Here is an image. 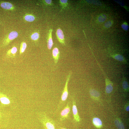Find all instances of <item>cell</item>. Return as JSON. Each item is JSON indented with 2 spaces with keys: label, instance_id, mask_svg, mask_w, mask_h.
Wrapping results in <instances>:
<instances>
[{
  "label": "cell",
  "instance_id": "obj_4",
  "mask_svg": "<svg viewBox=\"0 0 129 129\" xmlns=\"http://www.w3.org/2000/svg\"><path fill=\"white\" fill-rule=\"evenodd\" d=\"M18 33L16 31H13L10 32L4 40L2 46H6L13 40L17 37Z\"/></svg>",
  "mask_w": 129,
  "mask_h": 129
},
{
  "label": "cell",
  "instance_id": "obj_1",
  "mask_svg": "<svg viewBox=\"0 0 129 129\" xmlns=\"http://www.w3.org/2000/svg\"><path fill=\"white\" fill-rule=\"evenodd\" d=\"M38 119L45 129H55L53 120L44 113L38 114Z\"/></svg>",
  "mask_w": 129,
  "mask_h": 129
},
{
  "label": "cell",
  "instance_id": "obj_10",
  "mask_svg": "<svg viewBox=\"0 0 129 129\" xmlns=\"http://www.w3.org/2000/svg\"><path fill=\"white\" fill-rule=\"evenodd\" d=\"M52 54L54 63L56 64L59 59L60 55L59 51L57 48H54L53 49Z\"/></svg>",
  "mask_w": 129,
  "mask_h": 129
},
{
  "label": "cell",
  "instance_id": "obj_16",
  "mask_svg": "<svg viewBox=\"0 0 129 129\" xmlns=\"http://www.w3.org/2000/svg\"><path fill=\"white\" fill-rule=\"evenodd\" d=\"M90 93L91 96L95 98H97L99 97L100 95V93L98 91L93 89L90 90Z\"/></svg>",
  "mask_w": 129,
  "mask_h": 129
},
{
  "label": "cell",
  "instance_id": "obj_13",
  "mask_svg": "<svg viewBox=\"0 0 129 129\" xmlns=\"http://www.w3.org/2000/svg\"><path fill=\"white\" fill-rule=\"evenodd\" d=\"M0 6L2 8L6 10H12L14 8L13 5L11 3L8 2H2Z\"/></svg>",
  "mask_w": 129,
  "mask_h": 129
},
{
  "label": "cell",
  "instance_id": "obj_15",
  "mask_svg": "<svg viewBox=\"0 0 129 129\" xmlns=\"http://www.w3.org/2000/svg\"><path fill=\"white\" fill-rule=\"evenodd\" d=\"M114 123L117 127L118 129H124V127L123 123L118 118L116 119Z\"/></svg>",
  "mask_w": 129,
  "mask_h": 129
},
{
  "label": "cell",
  "instance_id": "obj_7",
  "mask_svg": "<svg viewBox=\"0 0 129 129\" xmlns=\"http://www.w3.org/2000/svg\"><path fill=\"white\" fill-rule=\"evenodd\" d=\"M56 33L59 41L62 45H65L64 35L62 30L60 28L58 29Z\"/></svg>",
  "mask_w": 129,
  "mask_h": 129
},
{
  "label": "cell",
  "instance_id": "obj_20",
  "mask_svg": "<svg viewBox=\"0 0 129 129\" xmlns=\"http://www.w3.org/2000/svg\"><path fill=\"white\" fill-rule=\"evenodd\" d=\"M107 18V16L106 15L102 14L100 15L98 17V21L100 22H104Z\"/></svg>",
  "mask_w": 129,
  "mask_h": 129
},
{
  "label": "cell",
  "instance_id": "obj_9",
  "mask_svg": "<svg viewBox=\"0 0 129 129\" xmlns=\"http://www.w3.org/2000/svg\"><path fill=\"white\" fill-rule=\"evenodd\" d=\"M105 81L106 86V91L108 93H110L112 92L113 89L112 83L108 78H106Z\"/></svg>",
  "mask_w": 129,
  "mask_h": 129
},
{
  "label": "cell",
  "instance_id": "obj_27",
  "mask_svg": "<svg viewBox=\"0 0 129 129\" xmlns=\"http://www.w3.org/2000/svg\"><path fill=\"white\" fill-rule=\"evenodd\" d=\"M45 2L47 4H50L52 3L51 0H45Z\"/></svg>",
  "mask_w": 129,
  "mask_h": 129
},
{
  "label": "cell",
  "instance_id": "obj_12",
  "mask_svg": "<svg viewBox=\"0 0 129 129\" xmlns=\"http://www.w3.org/2000/svg\"><path fill=\"white\" fill-rule=\"evenodd\" d=\"M52 29H50L49 31L48 37L47 40V47L49 49H50L52 48L53 44L52 38Z\"/></svg>",
  "mask_w": 129,
  "mask_h": 129
},
{
  "label": "cell",
  "instance_id": "obj_23",
  "mask_svg": "<svg viewBox=\"0 0 129 129\" xmlns=\"http://www.w3.org/2000/svg\"><path fill=\"white\" fill-rule=\"evenodd\" d=\"M122 28L125 31H127L129 29V26L126 22H124L121 25Z\"/></svg>",
  "mask_w": 129,
  "mask_h": 129
},
{
  "label": "cell",
  "instance_id": "obj_11",
  "mask_svg": "<svg viewBox=\"0 0 129 129\" xmlns=\"http://www.w3.org/2000/svg\"><path fill=\"white\" fill-rule=\"evenodd\" d=\"M17 51L16 47L13 46L7 52L6 55L8 58H14Z\"/></svg>",
  "mask_w": 129,
  "mask_h": 129
},
{
  "label": "cell",
  "instance_id": "obj_25",
  "mask_svg": "<svg viewBox=\"0 0 129 129\" xmlns=\"http://www.w3.org/2000/svg\"><path fill=\"white\" fill-rule=\"evenodd\" d=\"M60 2L61 5H62L63 6H65L67 3V0H60Z\"/></svg>",
  "mask_w": 129,
  "mask_h": 129
},
{
  "label": "cell",
  "instance_id": "obj_30",
  "mask_svg": "<svg viewBox=\"0 0 129 129\" xmlns=\"http://www.w3.org/2000/svg\"><path fill=\"white\" fill-rule=\"evenodd\" d=\"M65 129V128H61V129Z\"/></svg>",
  "mask_w": 129,
  "mask_h": 129
},
{
  "label": "cell",
  "instance_id": "obj_14",
  "mask_svg": "<svg viewBox=\"0 0 129 129\" xmlns=\"http://www.w3.org/2000/svg\"><path fill=\"white\" fill-rule=\"evenodd\" d=\"M93 122L94 125L97 128H100L102 126V122L101 120L97 118H93Z\"/></svg>",
  "mask_w": 129,
  "mask_h": 129
},
{
  "label": "cell",
  "instance_id": "obj_19",
  "mask_svg": "<svg viewBox=\"0 0 129 129\" xmlns=\"http://www.w3.org/2000/svg\"><path fill=\"white\" fill-rule=\"evenodd\" d=\"M25 20L28 22H32L34 21L35 19L34 16L31 15H26L24 17Z\"/></svg>",
  "mask_w": 129,
  "mask_h": 129
},
{
  "label": "cell",
  "instance_id": "obj_5",
  "mask_svg": "<svg viewBox=\"0 0 129 129\" xmlns=\"http://www.w3.org/2000/svg\"><path fill=\"white\" fill-rule=\"evenodd\" d=\"M0 101L1 105L5 106L9 105L11 103V101L9 98L6 95L0 91Z\"/></svg>",
  "mask_w": 129,
  "mask_h": 129
},
{
  "label": "cell",
  "instance_id": "obj_8",
  "mask_svg": "<svg viewBox=\"0 0 129 129\" xmlns=\"http://www.w3.org/2000/svg\"><path fill=\"white\" fill-rule=\"evenodd\" d=\"M110 56L115 60L122 63L126 64L127 61L125 58L121 55L118 54H111Z\"/></svg>",
  "mask_w": 129,
  "mask_h": 129
},
{
  "label": "cell",
  "instance_id": "obj_26",
  "mask_svg": "<svg viewBox=\"0 0 129 129\" xmlns=\"http://www.w3.org/2000/svg\"><path fill=\"white\" fill-rule=\"evenodd\" d=\"M114 1L115 2L119 4L121 6L123 7H124L125 6V5L124 4H123V3L121 2L120 1L118 0H114Z\"/></svg>",
  "mask_w": 129,
  "mask_h": 129
},
{
  "label": "cell",
  "instance_id": "obj_6",
  "mask_svg": "<svg viewBox=\"0 0 129 129\" xmlns=\"http://www.w3.org/2000/svg\"><path fill=\"white\" fill-rule=\"evenodd\" d=\"M72 110L74 120L76 122H79L80 120L76 105V102L74 99L72 100Z\"/></svg>",
  "mask_w": 129,
  "mask_h": 129
},
{
  "label": "cell",
  "instance_id": "obj_3",
  "mask_svg": "<svg viewBox=\"0 0 129 129\" xmlns=\"http://www.w3.org/2000/svg\"><path fill=\"white\" fill-rule=\"evenodd\" d=\"M70 111V103L69 102H68L60 113V120L61 121H63L68 118L69 116Z\"/></svg>",
  "mask_w": 129,
  "mask_h": 129
},
{
  "label": "cell",
  "instance_id": "obj_17",
  "mask_svg": "<svg viewBox=\"0 0 129 129\" xmlns=\"http://www.w3.org/2000/svg\"><path fill=\"white\" fill-rule=\"evenodd\" d=\"M125 79L124 77H123L122 87L125 91H128L129 90V85L127 81Z\"/></svg>",
  "mask_w": 129,
  "mask_h": 129
},
{
  "label": "cell",
  "instance_id": "obj_18",
  "mask_svg": "<svg viewBox=\"0 0 129 129\" xmlns=\"http://www.w3.org/2000/svg\"><path fill=\"white\" fill-rule=\"evenodd\" d=\"M27 47L26 43L24 42H22L20 44L19 50V54H21L25 51Z\"/></svg>",
  "mask_w": 129,
  "mask_h": 129
},
{
  "label": "cell",
  "instance_id": "obj_29",
  "mask_svg": "<svg viewBox=\"0 0 129 129\" xmlns=\"http://www.w3.org/2000/svg\"><path fill=\"white\" fill-rule=\"evenodd\" d=\"M129 105L127 106L126 107V110L127 111H129Z\"/></svg>",
  "mask_w": 129,
  "mask_h": 129
},
{
  "label": "cell",
  "instance_id": "obj_22",
  "mask_svg": "<svg viewBox=\"0 0 129 129\" xmlns=\"http://www.w3.org/2000/svg\"><path fill=\"white\" fill-rule=\"evenodd\" d=\"M89 3L97 5H101L102 3L99 1L96 0H88Z\"/></svg>",
  "mask_w": 129,
  "mask_h": 129
},
{
  "label": "cell",
  "instance_id": "obj_21",
  "mask_svg": "<svg viewBox=\"0 0 129 129\" xmlns=\"http://www.w3.org/2000/svg\"><path fill=\"white\" fill-rule=\"evenodd\" d=\"M39 34L37 32H34L33 33L31 36V38L33 40L36 41L39 38Z\"/></svg>",
  "mask_w": 129,
  "mask_h": 129
},
{
  "label": "cell",
  "instance_id": "obj_24",
  "mask_svg": "<svg viewBox=\"0 0 129 129\" xmlns=\"http://www.w3.org/2000/svg\"><path fill=\"white\" fill-rule=\"evenodd\" d=\"M112 22L111 21H108L104 24V26L106 28H108L110 27L112 24Z\"/></svg>",
  "mask_w": 129,
  "mask_h": 129
},
{
  "label": "cell",
  "instance_id": "obj_28",
  "mask_svg": "<svg viewBox=\"0 0 129 129\" xmlns=\"http://www.w3.org/2000/svg\"><path fill=\"white\" fill-rule=\"evenodd\" d=\"M3 116V115L2 113L0 111V121L1 120L2 117Z\"/></svg>",
  "mask_w": 129,
  "mask_h": 129
},
{
  "label": "cell",
  "instance_id": "obj_2",
  "mask_svg": "<svg viewBox=\"0 0 129 129\" xmlns=\"http://www.w3.org/2000/svg\"><path fill=\"white\" fill-rule=\"evenodd\" d=\"M71 75V72H70L67 77V79L65 86L61 95L60 104H61L65 102L67 100L68 96V85Z\"/></svg>",
  "mask_w": 129,
  "mask_h": 129
}]
</instances>
